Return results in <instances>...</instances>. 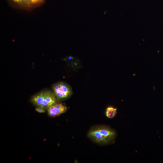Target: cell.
Returning <instances> with one entry per match:
<instances>
[{"label": "cell", "instance_id": "1", "mask_svg": "<svg viewBox=\"0 0 163 163\" xmlns=\"http://www.w3.org/2000/svg\"><path fill=\"white\" fill-rule=\"evenodd\" d=\"M88 136L94 142L105 145L113 142L117 133L113 129L107 126L98 125L91 128L88 133Z\"/></svg>", "mask_w": 163, "mask_h": 163}, {"label": "cell", "instance_id": "2", "mask_svg": "<svg viewBox=\"0 0 163 163\" xmlns=\"http://www.w3.org/2000/svg\"><path fill=\"white\" fill-rule=\"evenodd\" d=\"M57 99L53 91L44 90L33 95L30 102L37 107H42L47 110L56 103Z\"/></svg>", "mask_w": 163, "mask_h": 163}, {"label": "cell", "instance_id": "3", "mask_svg": "<svg viewBox=\"0 0 163 163\" xmlns=\"http://www.w3.org/2000/svg\"><path fill=\"white\" fill-rule=\"evenodd\" d=\"M53 92L57 100L63 101L69 98L72 93L71 87L66 83L59 82L52 86Z\"/></svg>", "mask_w": 163, "mask_h": 163}, {"label": "cell", "instance_id": "4", "mask_svg": "<svg viewBox=\"0 0 163 163\" xmlns=\"http://www.w3.org/2000/svg\"><path fill=\"white\" fill-rule=\"evenodd\" d=\"M14 5L20 8H31L39 6L43 3L44 0H8Z\"/></svg>", "mask_w": 163, "mask_h": 163}, {"label": "cell", "instance_id": "5", "mask_svg": "<svg viewBox=\"0 0 163 163\" xmlns=\"http://www.w3.org/2000/svg\"><path fill=\"white\" fill-rule=\"evenodd\" d=\"M67 109V107L64 104L56 103L47 109L48 114L50 117H55L65 113Z\"/></svg>", "mask_w": 163, "mask_h": 163}, {"label": "cell", "instance_id": "6", "mask_svg": "<svg viewBox=\"0 0 163 163\" xmlns=\"http://www.w3.org/2000/svg\"><path fill=\"white\" fill-rule=\"evenodd\" d=\"M117 109L112 107H107L106 111V116L109 118H113L117 113Z\"/></svg>", "mask_w": 163, "mask_h": 163}, {"label": "cell", "instance_id": "7", "mask_svg": "<svg viewBox=\"0 0 163 163\" xmlns=\"http://www.w3.org/2000/svg\"><path fill=\"white\" fill-rule=\"evenodd\" d=\"M46 109L45 108L40 107H37L35 109V110L39 113H43L45 112Z\"/></svg>", "mask_w": 163, "mask_h": 163}]
</instances>
